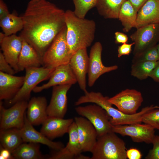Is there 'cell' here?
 <instances>
[{
    "label": "cell",
    "mask_w": 159,
    "mask_h": 159,
    "mask_svg": "<svg viewBox=\"0 0 159 159\" xmlns=\"http://www.w3.org/2000/svg\"><path fill=\"white\" fill-rule=\"evenodd\" d=\"M65 11L46 0H31L22 15L20 36L42 57L52 41L65 26Z\"/></svg>",
    "instance_id": "6da1fadb"
},
{
    "label": "cell",
    "mask_w": 159,
    "mask_h": 159,
    "mask_svg": "<svg viewBox=\"0 0 159 159\" xmlns=\"http://www.w3.org/2000/svg\"><path fill=\"white\" fill-rule=\"evenodd\" d=\"M64 19L66 40L71 53L73 54L79 49L90 47L95 38V22L79 17L70 10L65 11Z\"/></svg>",
    "instance_id": "7a4b0ae2"
},
{
    "label": "cell",
    "mask_w": 159,
    "mask_h": 159,
    "mask_svg": "<svg viewBox=\"0 0 159 159\" xmlns=\"http://www.w3.org/2000/svg\"><path fill=\"white\" fill-rule=\"evenodd\" d=\"M109 98L100 92L87 91L80 97L79 100L81 104L92 103L101 107L110 117V123L114 126L141 123L142 117L145 114L152 110L159 109V106L152 105L143 108L140 111L135 114H126L113 107L108 101Z\"/></svg>",
    "instance_id": "3957f363"
},
{
    "label": "cell",
    "mask_w": 159,
    "mask_h": 159,
    "mask_svg": "<svg viewBox=\"0 0 159 159\" xmlns=\"http://www.w3.org/2000/svg\"><path fill=\"white\" fill-rule=\"evenodd\" d=\"M125 144L111 132L98 137L90 159H126Z\"/></svg>",
    "instance_id": "277c9868"
},
{
    "label": "cell",
    "mask_w": 159,
    "mask_h": 159,
    "mask_svg": "<svg viewBox=\"0 0 159 159\" xmlns=\"http://www.w3.org/2000/svg\"><path fill=\"white\" fill-rule=\"evenodd\" d=\"M65 26L54 38L42 57L44 67L51 69L69 64L72 55L66 40Z\"/></svg>",
    "instance_id": "5b68a950"
},
{
    "label": "cell",
    "mask_w": 159,
    "mask_h": 159,
    "mask_svg": "<svg viewBox=\"0 0 159 159\" xmlns=\"http://www.w3.org/2000/svg\"><path fill=\"white\" fill-rule=\"evenodd\" d=\"M54 69L44 66L26 68L23 85L14 97L9 100V103L14 104L19 101H27L31 92L39 83L49 78Z\"/></svg>",
    "instance_id": "8992f818"
},
{
    "label": "cell",
    "mask_w": 159,
    "mask_h": 159,
    "mask_svg": "<svg viewBox=\"0 0 159 159\" xmlns=\"http://www.w3.org/2000/svg\"><path fill=\"white\" fill-rule=\"evenodd\" d=\"M79 115L88 120L96 129L98 137L112 131L110 117L106 111L99 105L94 104L75 108Z\"/></svg>",
    "instance_id": "52a82bcc"
},
{
    "label": "cell",
    "mask_w": 159,
    "mask_h": 159,
    "mask_svg": "<svg viewBox=\"0 0 159 159\" xmlns=\"http://www.w3.org/2000/svg\"><path fill=\"white\" fill-rule=\"evenodd\" d=\"M135 42L134 55L156 45L159 42V24H153L137 29L130 36Z\"/></svg>",
    "instance_id": "ba28073f"
},
{
    "label": "cell",
    "mask_w": 159,
    "mask_h": 159,
    "mask_svg": "<svg viewBox=\"0 0 159 159\" xmlns=\"http://www.w3.org/2000/svg\"><path fill=\"white\" fill-rule=\"evenodd\" d=\"M108 101L123 113L132 115L137 113L143 100L140 92L135 89H127L109 98Z\"/></svg>",
    "instance_id": "9c48e42d"
},
{
    "label": "cell",
    "mask_w": 159,
    "mask_h": 159,
    "mask_svg": "<svg viewBox=\"0 0 159 159\" xmlns=\"http://www.w3.org/2000/svg\"><path fill=\"white\" fill-rule=\"evenodd\" d=\"M28 102L23 100L17 102L8 109L0 102V130L16 128L21 129L24 124V116Z\"/></svg>",
    "instance_id": "30bf717a"
},
{
    "label": "cell",
    "mask_w": 159,
    "mask_h": 159,
    "mask_svg": "<svg viewBox=\"0 0 159 159\" xmlns=\"http://www.w3.org/2000/svg\"><path fill=\"white\" fill-rule=\"evenodd\" d=\"M102 47L99 42H96L92 47L90 53L88 72V84L92 87L97 80L103 74L115 70L118 68L117 65L106 66L102 60Z\"/></svg>",
    "instance_id": "8fae6325"
},
{
    "label": "cell",
    "mask_w": 159,
    "mask_h": 159,
    "mask_svg": "<svg viewBox=\"0 0 159 159\" xmlns=\"http://www.w3.org/2000/svg\"><path fill=\"white\" fill-rule=\"evenodd\" d=\"M112 131L122 136L130 137L136 143H152L155 135V129L146 124L136 123L130 125L114 126Z\"/></svg>",
    "instance_id": "7c38bea8"
},
{
    "label": "cell",
    "mask_w": 159,
    "mask_h": 159,
    "mask_svg": "<svg viewBox=\"0 0 159 159\" xmlns=\"http://www.w3.org/2000/svg\"><path fill=\"white\" fill-rule=\"evenodd\" d=\"M68 133L69 139L65 147L56 151L48 158L49 159H90L81 154L82 152L79 142L77 125L74 121L70 126Z\"/></svg>",
    "instance_id": "4fadbf2b"
},
{
    "label": "cell",
    "mask_w": 159,
    "mask_h": 159,
    "mask_svg": "<svg viewBox=\"0 0 159 159\" xmlns=\"http://www.w3.org/2000/svg\"><path fill=\"white\" fill-rule=\"evenodd\" d=\"M72 85L67 84L53 87L52 97L47 108L48 116L64 118L67 109V94Z\"/></svg>",
    "instance_id": "5bb4252c"
},
{
    "label": "cell",
    "mask_w": 159,
    "mask_h": 159,
    "mask_svg": "<svg viewBox=\"0 0 159 159\" xmlns=\"http://www.w3.org/2000/svg\"><path fill=\"white\" fill-rule=\"evenodd\" d=\"M74 121L77 127L79 142L82 152H92L97 140V131L86 118L75 117Z\"/></svg>",
    "instance_id": "9a60e30c"
},
{
    "label": "cell",
    "mask_w": 159,
    "mask_h": 159,
    "mask_svg": "<svg viewBox=\"0 0 159 159\" xmlns=\"http://www.w3.org/2000/svg\"><path fill=\"white\" fill-rule=\"evenodd\" d=\"M87 49H79L73 54L69 63L79 87L85 93L87 92L86 75L88 72L89 60Z\"/></svg>",
    "instance_id": "2e32d148"
},
{
    "label": "cell",
    "mask_w": 159,
    "mask_h": 159,
    "mask_svg": "<svg viewBox=\"0 0 159 159\" xmlns=\"http://www.w3.org/2000/svg\"><path fill=\"white\" fill-rule=\"evenodd\" d=\"M77 82L75 76L69 64H63L56 67L47 83L37 86L33 91L37 93L55 86L75 84Z\"/></svg>",
    "instance_id": "e0dca14e"
},
{
    "label": "cell",
    "mask_w": 159,
    "mask_h": 159,
    "mask_svg": "<svg viewBox=\"0 0 159 159\" xmlns=\"http://www.w3.org/2000/svg\"><path fill=\"white\" fill-rule=\"evenodd\" d=\"M23 41L20 36L15 34L5 36L0 41L1 49L5 59L16 72H18V62Z\"/></svg>",
    "instance_id": "ac0fdd59"
},
{
    "label": "cell",
    "mask_w": 159,
    "mask_h": 159,
    "mask_svg": "<svg viewBox=\"0 0 159 159\" xmlns=\"http://www.w3.org/2000/svg\"><path fill=\"white\" fill-rule=\"evenodd\" d=\"M33 125L28 120L26 112L24 116V124L20 129L23 142L41 143L47 145L55 151H58L64 147L60 142L52 141L34 128Z\"/></svg>",
    "instance_id": "d6986e66"
},
{
    "label": "cell",
    "mask_w": 159,
    "mask_h": 159,
    "mask_svg": "<svg viewBox=\"0 0 159 159\" xmlns=\"http://www.w3.org/2000/svg\"><path fill=\"white\" fill-rule=\"evenodd\" d=\"M73 119L48 116L42 124L40 132L50 140L63 136L68 133Z\"/></svg>",
    "instance_id": "ffe728a7"
},
{
    "label": "cell",
    "mask_w": 159,
    "mask_h": 159,
    "mask_svg": "<svg viewBox=\"0 0 159 159\" xmlns=\"http://www.w3.org/2000/svg\"><path fill=\"white\" fill-rule=\"evenodd\" d=\"M47 102L43 96L33 97L28 104L26 116L33 125L42 124L48 117Z\"/></svg>",
    "instance_id": "44dd1931"
},
{
    "label": "cell",
    "mask_w": 159,
    "mask_h": 159,
    "mask_svg": "<svg viewBox=\"0 0 159 159\" xmlns=\"http://www.w3.org/2000/svg\"><path fill=\"white\" fill-rule=\"evenodd\" d=\"M157 24H159V0H148L137 13L135 28Z\"/></svg>",
    "instance_id": "7402d4cb"
},
{
    "label": "cell",
    "mask_w": 159,
    "mask_h": 159,
    "mask_svg": "<svg viewBox=\"0 0 159 159\" xmlns=\"http://www.w3.org/2000/svg\"><path fill=\"white\" fill-rule=\"evenodd\" d=\"M24 76H17L0 71V99L10 100L23 84Z\"/></svg>",
    "instance_id": "603a6c76"
},
{
    "label": "cell",
    "mask_w": 159,
    "mask_h": 159,
    "mask_svg": "<svg viewBox=\"0 0 159 159\" xmlns=\"http://www.w3.org/2000/svg\"><path fill=\"white\" fill-rule=\"evenodd\" d=\"M22 47L18 62V71L31 67L43 65L42 57L28 43L23 39Z\"/></svg>",
    "instance_id": "cb8c5ba5"
},
{
    "label": "cell",
    "mask_w": 159,
    "mask_h": 159,
    "mask_svg": "<svg viewBox=\"0 0 159 159\" xmlns=\"http://www.w3.org/2000/svg\"><path fill=\"white\" fill-rule=\"evenodd\" d=\"M0 141L1 147L11 153L23 142L20 129L16 128L0 130Z\"/></svg>",
    "instance_id": "d4e9b609"
},
{
    "label": "cell",
    "mask_w": 159,
    "mask_h": 159,
    "mask_svg": "<svg viewBox=\"0 0 159 159\" xmlns=\"http://www.w3.org/2000/svg\"><path fill=\"white\" fill-rule=\"evenodd\" d=\"M126 0H97L96 6L99 14L106 19H118L121 7Z\"/></svg>",
    "instance_id": "484cf974"
},
{
    "label": "cell",
    "mask_w": 159,
    "mask_h": 159,
    "mask_svg": "<svg viewBox=\"0 0 159 159\" xmlns=\"http://www.w3.org/2000/svg\"><path fill=\"white\" fill-rule=\"evenodd\" d=\"M137 14L130 2L128 0L125 1L121 7L118 17L124 32H127L135 27Z\"/></svg>",
    "instance_id": "4316f807"
},
{
    "label": "cell",
    "mask_w": 159,
    "mask_h": 159,
    "mask_svg": "<svg viewBox=\"0 0 159 159\" xmlns=\"http://www.w3.org/2000/svg\"><path fill=\"white\" fill-rule=\"evenodd\" d=\"M13 159H41L44 158L38 143H22L11 153Z\"/></svg>",
    "instance_id": "83f0119b"
},
{
    "label": "cell",
    "mask_w": 159,
    "mask_h": 159,
    "mask_svg": "<svg viewBox=\"0 0 159 159\" xmlns=\"http://www.w3.org/2000/svg\"><path fill=\"white\" fill-rule=\"evenodd\" d=\"M14 13H9L0 19V26L5 36L15 34L23 29V23L21 17L18 16Z\"/></svg>",
    "instance_id": "f1b7e54d"
},
{
    "label": "cell",
    "mask_w": 159,
    "mask_h": 159,
    "mask_svg": "<svg viewBox=\"0 0 159 159\" xmlns=\"http://www.w3.org/2000/svg\"><path fill=\"white\" fill-rule=\"evenodd\" d=\"M157 62V61H144L132 63L131 74L140 80H145L149 77L156 66Z\"/></svg>",
    "instance_id": "f546056e"
},
{
    "label": "cell",
    "mask_w": 159,
    "mask_h": 159,
    "mask_svg": "<svg viewBox=\"0 0 159 159\" xmlns=\"http://www.w3.org/2000/svg\"><path fill=\"white\" fill-rule=\"evenodd\" d=\"M97 0H73L74 6V12L79 17L84 18L87 12L96 7Z\"/></svg>",
    "instance_id": "4dcf8cb0"
},
{
    "label": "cell",
    "mask_w": 159,
    "mask_h": 159,
    "mask_svg": "<svg viewBox=\"0 0 159 159\" xmlns=\"http://www.w3.org/2000/svg\"><path fill=\"white\" fill-rule=\"evenodd\" d=\"M159 60V55L157 45L149 48L140 53L134 55L132 63L144 61L156 62Z\"/></svg>",
    "instance_id": "1f68e13d"
},
{
    "label": "cell",
    "mask_w": 159,
    "mask_h": 159,
    "mask_svg": "<svg viewBox=\"0 0 159 159\" xmlns=\"http://www.w3.org/2000/svg\"><path fill=\"white\" fill-rule=\"evenodd\" d=\"M159 109H155L145 114L142 117V122L148 125L154 129L159 130Z\"/></svg>",
    "instance_id": "d6a6232c"
},
{
    "label": "cell",
    "mask_w": 159,
    "mask_h": 159,
    "mask_svg": "<svg viewBox=\"0 0 159 159\" xmlns=\"http://www.w3.org/2000/svg\"><path fill=\"white\" fill-rule=\"evenodd\" d=\"M152 143L153 148L150 150L145 158L159 159V135H155Z\"/></svg>",
    "instance_id": "836d02e7"
},
{
    "label": "cell",
    "mask_w": 159,
    "mask_h": 159,
    "mask_svg": "<svg viewBox=\"0 0 159 159\" xmlns=\"http://www.w3.org/2000/svg\"><path fill=\"white\" fill-rule=\"evenodd\" d=\"M0 71L14 75L16 72L5 59L2 52H0Z\"/></svg>",
    "instance_id": "e575fe53"
},
{
    "label": "cell",
    "mask_w": 159,
    "mask_h": 159,
    "mask_svg": "<svg viewBox=\"0 0 159 159\" xmlns=\"http://www.w3.org/2000/svg\"><path fill=\"white\" fill-rule=\"evenodd\" d=\"M135 44L133 42L130 44L126 43L123 44L118 48V57L119 58L123 55H129L132 51V46Z\"/></svg>",
    "instance_id": "d590c367"
},
{
    "label": "cell",
    "mask_w": 159,
    "mask_h": 159,
    "mask_svg": "<svg viewBox=\"0 0 159 159\" xmlns=\"http://www.w3.org/2000/svg\"><path fill=\"white\" fill-rule=\"evenodd\" d=\"M126 156L129 159H140L142 155L138 149L131 148L126 150Z\"/></svg>",
    "instance_id": "8d00e7d4"
},
{
    "label": "cell",
    "mask_w": 159,
    "mask_h": 159,
    "mask_svg": "<svg viewBox=\"0 0 159 159\" xmlns=\"http://www.w3.org/2000/svg\"><path fill=\"white\" fill-rule=\"evenodd\" d=\"M115 43L116 44H124L127 42L128 37L124 33L116 32L115 33Z\"/></svg>",
    "instance_id": "74e56055"
},
{
    "label": "cell",
    "mask_w": 159,
    "mask_h": 159,
    "mask_svg": "<svg viewBox=\"0 0 159 159\" xmlns=\"http://www.w3.org/2000/svg\"><path fill=\"white\" fill-rule=\"evenodd\" d=\"M155 82H159V60L157 61L156 65L149 75Z\"/></svg>",
    "instance_id": "f35d334b"
},
{
    "label": "cell",
    "mask_w": 159,
    "mask_h": 159,
    "mask_svg": "<svg viewBox=\"0 0 159 159\" xmlns=\"http://www.w3.org/2000/svg\"><path fill=\"white\" fill-rule=\"evenodd\" d=\"M10 13L7 5L3 0H0V19Z\"/></svg>",
    "instance_id": "ab89813d"
},
{
    "label": "cell",
    "mask_w": 159,
    "mask_h": 159,
    "mask_svg": "<svg viewBox=\"0 0 159 159\" xmlns=\"http://www.w3.org/2000/svg\"><path fill=\"white\" fill-rule=\"evenodd\" d=\"M133 6L135 11L138 13L140 8L148 0H128Z\"/></svg>",
    "instance_id": "60d3db41"
},
{
    "label": "cell",
    "mask_w": 159,
    "mask_h": 159,
    "mask_svg": "<svg viewBox=\"0 0 159 159\" xmlns=\"http://www.w3.org/2000/svg\"><path fill=\"white\" fill-rule=\"evenodd\" d=\"M0 159H13L11 153L8 150L3 148L1 150L0 153Z\"/></svg>",
    "instance_id": "b9f144b4"
},
{
    "label": "cell",
    "mask_w": 159,
    "mask_h": 159,
    "mask_svg": "<svg viewBox=\"0 0 159 159\" xmlns=\"http://www.w3.org/2000/svg\"><path fill=\"white\" fill-rule=\"evenodd\" d=\"M157 48L158 50V51L159 55V42L157 44Z\"/></svg>",
    "instance_id": "7bdbcfd3"
}]
</instances>
